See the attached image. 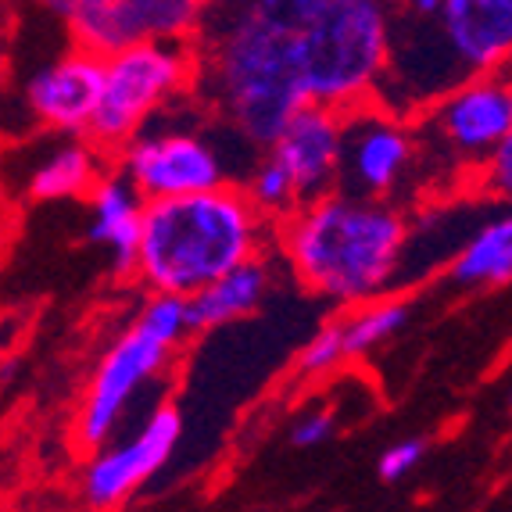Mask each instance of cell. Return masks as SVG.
<instances>
[{"instance_id":"1","label":"cell","mask_w":512,"mask_h":512,"mask_svg":"<svg viewBox=\"0 0 512 512\" xmlns=\"http://www.w3.org/2000/svg\"><path fill=\"white\" fill-rule=\"evenodd\" d=\"M294 36V0L201 4L190 36L194 79H201L205 101L251 147H273L283 122L305 108Z\"/></svg>"},{"instance_id":"2","label":"cell","mask_w":512,"mask_h":512,"mask_svg":"<svg viewBox=\"0 0 512 512\" xmlns=\"http://www.w3.org/2000/svg\"><path fill=\"white\" fill-rule=\"evenodd\" d=\"M280 251L308 291L337 305H373L398 287L409 215L394 201L326 194L280 219Z\"/></svg>"},{"instance_id":"3","label":"cell","mask_w":512,"mask_h":512,"mask_svg":"<svg viewBox=\"0 0 512 512\" xmlns=\"http://www.w3.org/2000/svg\"><path fill=\"white\" fill-rule=\"evenodd\" d=\"M269 219L251 208L237 183L208 194L172 197L144 205L137 244V273L151 294L190 301L215 280L251 262L265 248Z\"/></svg>"},{"instance_id":"4","label":"cell","mask_w":512,"mask_h":512,"mask_svg":"<svg viewBox=\"0 0 512 512\" xmlns=\"http://www.w3.org/2000/svg\"><path fill=\"white\" fill-rule=\"evenodd\" d=\"M298 76L305 104L348 111L373 97L387 58V4L294 0Z\"/></svg>"},{"instance_id":"5","label":"cell","mask_w":512,"mask_h":512,"mask_svg":"<svg viewBox=\"0 0 512 512\" xmlns=\"http://www.w3.org/2000/svg\"><path fill=\"white\" fill-rule=\"evenodd\" d=\"M194 83V47L190 40L140 43L104 58L101 101L86 126L94 151L119 154L137 137L151 115Z\"/></svg>"},{"instance_id":"6","label":"cell","mask_w":512,"mask_h":512,"mask_svg":"<svg viewBox=\"0 0 512 512\" xmlns=\"http://www.w3.org/2000/svg\"><path fill=\"white\" fill-rule=\"evenodd\" d=\"M119 176L137 190L140 201L208 194L226 183L222 154L187 126H140L119 154Z\"/></svg>"},{"instance_id":"7","label":"cell","mask_w":512,"mask_h":512,"mask_svg":"<svg viewBox=\"0 0 512 512\" xmlns=\"http://www.w3.org/2000/svg\"><path fill=\"white\" fill-rule=\"evenodd\" d=\"M76 36V51L111 58L140 43L190 40L201 18L197 0H51Z\"/></svg>"},{"instance_id":"8","label":"cell","mask_w":512,"mask_h":512,"mask_svg":"<svg viewBox=\"0 0 512 512\" xmlns=\"http://www.w3.org/2000/svg\"><path fill=\"white\" fill-rule=\"evenodd\" d=\"M416 162V133L402 122L362 101L341 111V144H337V183L333 190L366 201H387L402 176Z\"/></svg>"},{"instance_id":"9","label":"cell","mask_w":512,"mask_h":512,"mask_svg":"<svg viewBox=\"0 0 512 512\" xmlns=\"http://www.w3.org/2000/svg\"><path fill=\"white\" fill-rule=\"evenodd\" d=\"M412 126L416 144H434L452 154L455 165H484L498 144L512 140V86L509 72H491L473 83L459 86L419 115Z\"/></svg>"},{"instance_id":"10","label":"cell","mask_w":512,"mask_h":512,"mask_svg":"<svg viewBox=\"0 0 512 512\" xmlns=\"http://www.w3.org/2000/svg\"><path fill=\"white\" fill-rule=\"evenodd\" d=\"M169 355L172 351L154 344L140 330L122 333L119 341L111 344L94 380H90V391H86V402L76 419V441L86 452H101L108 444V437L119 427L126 402L140 391V384H147L154 373H162Z\"/></svg>"},{"instance_id":"11","label":"cell","mask_w":512,"mask_h":512,"mask_svg":"<svg viewBox=\"0 0 512 512\" xmlns=\"http://www.w3.org/2000/svg\"><path fill=\"white\" fill-rule=\"evenodd\" d=\"M183 419L172 405H162L147 416V423L122 444H111L90 459L83 473V502L94 512H108L126 502L147 477L169 462L172 448L180 444Z\"/></svg>"},{"instance_id":"12","label":"cell","mask_w":512,"mask_h":512,"mask_svg":"<svg viewBox=\"0 0 512 512\" xmlns=\"http://www.w3.org/2000/svg\"><path fill=\"white\" fill-rule=\"evenodd\" d=\"M337 144H341V115L330 108L305 104V108H298L291 119L283 122L273 147H269V158L291 176L298 205L333 194V183H337Z\"/></svg>"},{"instance_id":"13","label":"cell","mask_w":512,"mask_h":512,"mask_svg":"<svg viewBox=\"0 0 512 512\" xmlns=\"http://www.w3.org/2000/svg\"><path fill=\"white\" fill-rule=\"evenodd\" d=\"M101 83L104 61L86 51H72L29 79V111L43 126L61 129V133H86L101 101Z\"/></svg>"},{"instance_id":"14","label":"cell","mask_w":512,"mask_h":512,"mask_svg":"<svg viewBox=\"0 0 512 512\" xmlns=\"http://www.w3.org/2000/svg\"><path fill=\"white\" fill-rule=\"evenodd\" d=\"M269 287H273V262L265 255L237 265L233 273H226L222 280H215L212 287H205L201 294L183 301L187 330H194V333L215 330V326L237 323V319L251 316L265 301Z\"/></svg>"},{"instance_id":"15","label":"cell","mask_w":512,"mask_h":512,"mask_svg":"<svg viewBox=\"0 0 512 512\" xmlns=\"http://www.w3.org/2000/svg\"><path fill=\"white\" fill-rule=\"evenodd\" d=\"M94 197V222H90V240L104 244L115 258V273H137V244H140V219H144V201L119 172H104Z\"/></svg>"},{"instance_id":"16","label":"cell","mask_w":512,"mask_h":512,"mask_svg":"<svg viewBox=\"0 0 512 512\" xmlns=\"http://www.w3.org/2000/svg\"><path fill=\"white\" fill-rule=\"evenodd\" d=\"M512 280V219L484 222L480 230L466 237L448 265V283L459 291H477V287H505Z\"/></svg>"},{"instance_id":"17","label":"cell","mask_w":512,"mask_h":512,"mask_svg":"<svg viewBox=\"0 0 512 512\" xmlns=\"http://www.w3.org/2000/svg\"><path fill=\"white\" fill-rule=\"evenodd\" d=\"M101 158V151H94L90 144H79V140L54 147L47 158H40V165L29 176V197H36V201H61V197L90 194L97 187V180L104 176Z\"/></svg>"},{"instance_id":"18","label":"cell","mask_w":512,"mask_h":512,"mask_svg":"<svg viewBox=\"0 0 512 512\" xmlns=\"http://www.w3.org/2000/svg\"><path fill=\"white\" fill-rule=\"evenodd\" d=\"M405 323H409V305L398 298H380L373 305H362L359 312L337 319L344 355H366L376 344L391 341Z\"/></svg>"},{"instance_id":"19","label":"cell","mask_w":512,"mask_h":512,"mask_svg":"<svg viewBox=\"0 0 512 512\" xmlns=\"http://www.w3.org/2000/svg\"><path fill=\"white\" fill-rule=\"evenodd\" d=\"M244 194H248L251 208H255L262 219H287V215L298 208V194H294L291 176H287L273 158L258 162V169L251 172V183L244 187Z\"/></svg>"},{"instance_id":"20","label":"cell","mask_w":512,"mask_h":512,"mask_svg":"<svg viewBox=\"0 0 512 512\" xmlns=\"http://www.w3.org/2000/svg\"><path fill=\"white\" fill-rule=\"evenodd\" d=\"M133 330H140L144 337H151L154 344H162L165 351H172L176 344L187 337V312H183L180 298H162V294H151L144 308H140V319Z\"/></svg>"},{"instance_id":"21","label":"cell","mask_w":512,"mask_h":512,"mask_svg":"<svg viewBox=\"0 0 512 512\" xmlns=\"http://www.w3.org/2000/svg\"><path fill=\"white\" fill-rule=\"evenodd\" d=\"M344 359V344H341V326L337 323H326L323 330L305 344L298 359V369L305 376H323L326 369H333L337 362Z\"/></svg>"},{"instance_id":"22","label":"cell","mask_w":512,"mask_h":512,"mask_svg":"<svg viewBox=\"0 0 512 512\" xmlns=\"http://www.w3.org/2000/svg\"><path fill=\"white\" fill-rule=\"evenodd\" d=\"M423 455H427V441H419V437H405V441H394L391 448L380 455L376 470H380V477H384L387 484H394V480H402L409 470H416Z\"/></svg>"},{"instance_id":"23","label":"cell","mask_w":512,"mask_h":512,"mask_svg":"<svg viewBox=\"0 0 512 512\" xmlns=\"http://www.w3.org/2000/svg\"><path fill=\"white\" fill-rule=\"evenodd\" d=\"M484 187L487 194H498V197H509L512 194V140H505V144H498L495 151H491V158H487L484 165Z\"/></svg>"},{"instance_id":"24","label":"cell","mask_w":512,"mask_h":512,"mask_svg":"<svg viewBox=\"0 0 512 512\" xmlns=\"http://www.w3.org/2000/svg\"><path fill=\"white\" fill-rule=\"evenodd\" d=\"M330 434H333V416L326 409H316L294 419L291 444H298V448H316V444H323Z\"/></svg>"}]
</instances>
